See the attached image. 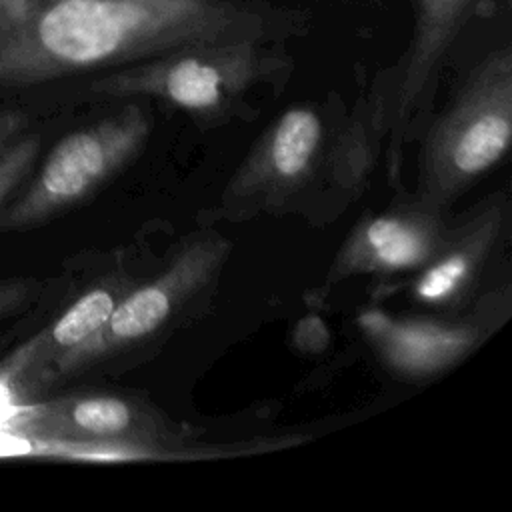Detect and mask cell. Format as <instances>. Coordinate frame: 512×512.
Masks as SVG:
<instances>
[{
  "label": "cell",
  "mask_w": 512,
  "mask_h": 512,
  "mask_svg": "<svg viewBox=\"0 0 512 512\" xmlns=\"http://www.w3.org/2000/svg\"><path fill=\"white\" fill-rule=\"evenodd\" d=\"M304 14L266 0H0V86L136 64L180 46L278 40Z\"/></svg>",
  "instance_id": "obj_1"
},
{
  "label": "cell",
  "mask_w": 512,
  "mask_h": 512,
  "mask_svg": "<svg viewBox=\"0 0 512 512\" xmlns=\"http://www.w3.org/2000/svg\"><path fill=\"white\" fill-rule=\"evenodd\" d=\"M286 70L288 58L272 46V38L230 36L114 68L90 90L104 98H156L192 116L216 118Z\"/></svg>",
  "instance_id": "obj_2"
},
{
  "label": "cell",
  "mask_w": 512,
  "mask_h": 512,
  "mask_svg": "<svg viewBox=\"0 0 512 512\" xmlns=\"http://www.w3.org/2000/svg\"><path fill=\"white\" fill-rule=\"evenodd\" d=\"M512 138V52L500 48L474 66L426 134L420 196L446 208L494 168Z\"/></svg>",
  "instance_id": "obj_3"
},
{
  "label": "cell",
  "mask_w": 512,
  "mask_h": 512,
  "mask_svg": "<svg viewBox=\"0 0 512 512\" xmlns=\"http://www.w3.org/2000/svg\"><path fill=\"white\" fill-rule=\"evenodd\" d=\"M150 130L148 112L132 102L70 132L52 148L36 178L2 218V224L28 228L84 200L140 154Z\"/></svg>",
  "instance_id": "obj_4"
},
{
  "label": "cell",
  "mask_w": 512,
  "mask_h": 512,
  "mask_svg": "<svg viewBox=\"0 0 512 512\" xmlns=\"http://www.w3.org/2000/svg\"><path fill=\"white\" fill-rule=\"evenodd\" d=\"M228 252V240L218 234L184 244L158 276L126 290L106 324L54 364L50 380L154 336L214 280Z\"/></svg>",
  "instance_id": "obj_5"
},
{
  "label": "cell",
  "mask_w": 512,
  "mask_h": 512,
  "mask_svg": "<svg viewBox=\"0 0 512 512\" xmlns=\"http://www.w3.org/2000/svg\"><path fill=\"white\" fill-rule=\"evenodd\" d=\"M448 222L444 210L418 198L366 216L338 250L318 294L352 276H392L420 270L438 250Z\"/></svg>",
  "instance_id": "obj_6"
},
{
  "label": "cell",
  "mask_w": 512,
  "mask_h": 512,
  "mask_svg": "<svg viewBox=\"0 0 512 512\" xmlns=\"http://www.w3.org/2000/svg\"><path fill=\"white\" fill-rule=\"evenodd\" d=\"M0 428L64 440L124 444L138 450L162 448L176 438L170 424L148 404L116 394L22 402L10 410Z\"/></svg>",
  "instance_id": "obj_7"
},
{
  "label": "cell",
  "mask_w": 512,
  "mask_h": 512,
  "mask_svg": "<svg viewBox=\"0 0 512 512\" xmlns=\"http://www.w3.org/2000/svg\"><path fill=\"white\" fill-rule=\"evenodd\" d=\"M324 120L318 108L296 104L284 110L254 142L224 188L226 204L278 206L300 190L320 164Z\"/></svg>",
  "instance_id": "obj_8"
},
{
  "label": "cell",
  "mask_w": 512,
  "mask_h": 512,
  "mask_svg": "<svg viewBox=\"0 0 512 512\" xmlns=\"http://www.w3.org/2000/svg\"><path fill=\"white\" fill-rule=\"evenodd\" d=\"M498 302L466 318H406L368 312L360 318L380 360L404 378H430L468 356L496 328Z\"/></svg>",
  "instance_id": "obj_9"
},
{
  "label": "cell",
  "mask_w": 512,
  "mask_h": 512,
  "mask_svg": "<svg viewBox=\"0 0 512 512\" xmlns=\"http://www.w3.org/2000/svg\"><path fill=\"white\" fill-rule=\"evenodd\" d=\"M506 220V196L492 194L468 212L446 234L434 256L416 270L412 300L426 308L458 306L480 278Z\"/></svg>",
  "instance_id": "obj_10"
},
{
  "label": "cell",
  "mask_w": 512,
  "mask_h": 512,
  "mask_svg": "<svg viewBox=\"0 0 512 512\" xmlns=\"http://www.w3.org/2000/svg\"><path fill=\"white\" fill-rule=\"evenodd\" d=\"M476 0H416L414 32L404 58L394 108L390 114V162L398 168L410 120L418 114L422 98L438 66L470 16Z\"/></svg>",
  "instance_id": "obj_11"
},
{
  "label": "cell",
  "mask_w": 512,
  "mask_h": 512,
  "mask_svg": "<svg viewBox=\"0 0 512 512\" xmlns=\"http://www.w3.org/2000/svg\"><path fill=\"white\" fill-rule=\"evenodd\" d=\"M132 286L130 278L108 276L76 298L50 326L26 340L30 352V380L36 388L50 382L58 360L90 340L110 318L118 300Z\"/></svg>",
  "instance_id": "obj_12"
},
{
  "label": "cell",
  "mask_w": 512,
  "mask_h": 512,
  "mask_svg": "<svg viewBox=\"0 0 512 512\" xmlns=\"http://www.w3.org/2000/svg\"><path fill=\"white\" fill-rule=\"evenodd\" d=\"M382 118L380 100H368L340 132L332 150V176L342 188L358 192L370 176L384 130Z\"/></svg>",
  "instance_id": "obj_13"
},
{
  "label": "cell",
  "mask_w": 512,
  "mask_h": 512,
  "mask_svg": "<svg viewBox=\"0 0 512 512\" xmlns=\"http://www.w3.org/2000/svg\"><path fill=\"white\" fill-rule=\"evenodd\" d=\"M138 448L108 442H80L38 436L24 430L0 428V458H54V460H86L110 462L134 458Z\"/></svg>",
  "instance_id": "obj_14"
},
{
  "label": "cell",
  "mask_w": 512,
  "mask_h": 512,
  "mask_svg": "<svg viewBox=\"0 0 512 512\" xmlns=\"http://www.w3.org/2000/svg\"><path fill=\"white\" fill-rule=\"evenodd\" d=\"M30 352L26 342L12 350L10 356L0 360V422L4 414L16 404L30 402L36 386L28 374Z\"/></svg>",
  "instance_id": "obj_15"
},
{
  "label": "cell",
  "mask_w": 512,
  "mask_h": 512,
  "mask_svg": "<svg viewBox=\"0 0 512 512\" xmlns=\"http://www.w3.org/2000/svg\"><path fill=\"white\" fill-rule=\"evenodd\" d=\"M40 150L38 136H10L0 142V204L30 172Z\"/></svg>",
  "instance_id": "obj_16"
},
{
  "label": "cell",
  "mask_w": 512,
  "mask_h": 512,
  "mask_svg": "<svg viewBox=\"0 0 512 512\" xmlns=\"http://www.w3.org/2000/svg\"><path fill=\"white\" fill-rule=\"evenodd\" d=\"M36 292L32 280H2L0 282V318H6L24 308Z\"/></svg>",
  "instance_id": "obj_17"
},
{
  "label": "cell",
  "mask_w": 512,
  "mask_h": 512,
  "mask_svg": "<svg viewBox=\"0 0 512 512\" xmlns=\"http://www.w3.org/2000/svg\"><path fill=\"white\" fill-rule=\"evenodd\" d=\"M24 124V116L14 110H0V142L18 134L20 126Z\"/></svg>",
  "instance_id": "obj_18"
}]
</instances>
